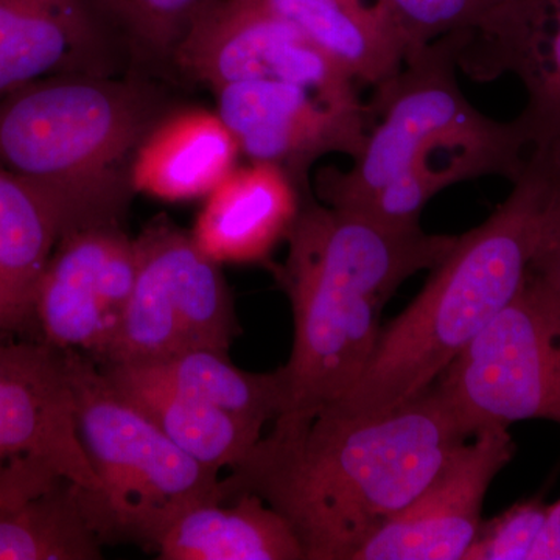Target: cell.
<instances>
[{
    "instance_id": "6da1fadb",
    "label": "cell",
    "mask_w": 560,
    "mask_h": 560,
    "mask_svg": "<svg viewBox=\"0 0 560 560\" xmlns=\"http://www.w3.org/2000/svg\"><path fill=\"white\" fill-rule=\"evenodd\" d=\"M232 469L223 500L259 495L296 534L305 560H352L474 434L438 383L394 410L279 418Z\"/></svg>"
},
{
    "instance_id": "7a4b0ae2",
    "label": "cell",
    "mask_w": 560,
    "mask_h": 560,
    "mask_svg": "<svg viewBox=\"0 0 560 560\" xmlns=\"http://www.w3.org/2000/svg\"><path fill=\"white\" fill-rule=\"evenodd\" d=\"M285 242L287 259L272 271L289 296L294 335L290 360L279 368V418L308 419L355 386L386 302L405 280L433 270L456 235L401 230L305 195Z\"/></svg>"
},
{
    "instance_id": "3957f363",
    "label": "cell",
    "mask_w": 560,
    "mask_h": 560,
    "mask_svg": "<svg viewBox=\"0 0 560 560\" xmlns=\"http://www.w3.org/2000/svg\"><path fill=\"white\" fill-rule=\"evenodd\" d=\"M456 69L452 39L408 55L400 72L375 88L377 124L352 167L319 171V201L415 230L427 202L447 187L495 175L514 183L529 153L521 121L490 119L475 108Z\"/></svg>"
},
{
    "instance_id": "277c9868",
    "label": "cell",
    "mask_w": 560,
    "mask_h": 560,
    "mask_svg": "<svg viewBox=\"0 0 560 560\" xmlns=\"http://www.w3.org/2000/svg\"><path fill=\"white\" fill-rule=\"evenodd\" d=\"M547 186V164L528 154L506 200L480 226L456 235L418 296L382 327L359 382L327 410L382 415L441 377L522 290Z\"/></svg>"
},
{
    "instance_id": "5b68a950",
    "label": "cell",
    "mask_w": 560,
    "mask_h": 560,
    "mask_svg": "<svg viewBox=\"0 0 560 560\" xmlns=\"http://www.w3.org/2000/svg\"><path fill=\"white\" fill-rule=\"evenodd\" d=\"M160 90L121 75L72 73L0 98V164L65 210L69 231L120 224L136 150L167 113Z\"/></svg>"
},
{
    "instance_id": "8992f818",
    "label": "cell",
    "mask_w": 560,
    "mask_h": 560,
    "mask_svg": "<svg viewBox=\"0 0 560 560\" xmlns=\"http://www.w3.org/2000/svg\"><path fill=\"white\" fill-rule=\"evenodd\" d=\"M66 353L81 444L102 486L92 526L103 545L130 541L154 552L184 511L223 500L220 471L176 447L91 355Z\"/></svg>"
},
{
    "instance_id": "52a82bcc",
    "label": "cell",
    "mask_w": 560,
    "mask_h": 560,
    "mask_svg": "<svg viewBox=\"0 0 560 560\" xmlns=\"http://www.w3.org/2000/svg\"><path fill=\"white\" fill-rule=\"evenodd\" d=\"M135 243L138 275L103 364L151 363L195 349L230 353L242 327L221 265L165 215Z\"/></svg>"
},
{
    "instance_id": "ba28073f",
    "label": "cell",
    "mask_w": 560,
    "mask_h": 560,
    "mask_svg": "<svg viewBox=\"0 0 560 560\" xmlns=\"http://www.w3.org/2000/svg\"><path fill=\"white\" fill-rule=\"evenodd\" d=\"M434 383L474 436L521 420L560 427V302L528 271L517 296Z\"/></svg>"
},
{
    "instance_id": "9c48e42d",
    "label": "cell",
    "mask_w": 560,
    "mask_h": 560,
    "mask_svg": "<svg viewBox=\"0 0 560 560\" xmlns=\"http://www.w3.org/2000/svg\"><path fill=\"white\" fill-rule=\"evenodd\" d=\"M65 481L84 490L91 518L102 486L81 444L68 353L0 342V504Z\"/></svg>"
},
{
    "instance_id": "30bf717a",
    "label": "cell",
    "mask_w": 560,
    "mask_h": 560,
    "mask_svg": "<svg viewBox=\"0 0 560 560\" xmlns=\"http://www.w3.org/2000/svg\"><path fill=\"white\" fill-rule=\"evenodd\" d=\"M173 65L210 90L241 81H282L331 102L361 105L355 81L290 22L254 0H215L173 51Z\"/></svg>"
},
{
    "instance_id": "8fae6325",
    "label": "cell",
    "mask_w": 560,
    "mask_h": 560,
    "mask_svg": "<svg viewBox=\"0 0 560 560\" xmlns=\"http://www.w3.org/2000/svg\"><path fill=\"white\" fill-rule=\"evenodd\" d=\"M138 275L135 238L120 224L62 234L33 298V323L47 345L105 355Z\"/></svg>"
},
{
    "instance_id": "7c38bea8",
    "label": "cell",
    "mask_w": 560,
    "mask_h": 560,
    "mask_svg": "<svg viewBox=\"0 0 560 560\" xmlns=\"http://www.w3.org/2000/svg\"><path fill=\"white\" fill-rule=\"evenodd\" d=\"M213 94L242 154L283 168L302 194H312L316 161L334 153L355 160L370 131L363 105L331 102L298 84L241 81Z\"/></svg>"
},
{
    "instance_id": "4fadbf2b",
    "label": "cell",
    "mask_w": 560,
    "mask_h": 560,
    "mask_svg": "<svg viewBox=\"0 0 560 560\" xmlns=\"http://www.w3.org/2000/svg\"><path fill=\"white\" fill-rule=\"evenodd\" d=\"M514 453L506 427L478 431L352 560H463L480 528L490 485Z\"/></svg>"
},
{
    "instance_id": "5bb4252c",
    "label": "cell",
    "mask_w": 560,
    "mask_h": 560,
    "mask_svg": "<svg viewBox=\"0 0 560 560\" xmlns=\"http://www.w3.org/2000/svg\"><path fill=\"white\" fill-rule=\"evenodd\" d=\"M410 54L455 40L458 68L475 80L514 73L526 91L539 79L550 32V0H381Z\"/></svg>"
},
{
    "instance_id": "9a60e30c",
    "label": "cell",
    "mask_w": 560,
    "mask_h": 560,
    "mask_svg": "<svg viewBox=\"0 0 560 560\" xmlns=\"http://www.w3.org/2000/svg\"><path fill=\"white\" fill-rule=\"evenodd\" d=\"M124 46L97 0H0V98L55 75H120Z\"/></svg>"
},
{
    "instance_id": "2e32d148",
    "label": "cell",
    "mask_w": 560,
    "mask_h": 560,
    "mask_svg": "<svg viewBox=\"0 0 560 560\" xmlns=\"http://www.w3.org/2000/svg\"><path fill=\"white\" fill-rule=\"evenodd\" d=\"M305 195L283 168L249 161L205 198L191 241L220 265L265 264L285 242Z\"/></svg>"
},
{
    "instance_id": "e0dca14e",
    "label": "cell",
    "mask_w": 560,
    "mask_h": 560,
    "mask_svg": "<svg viewBox=\"0 0 560 560\" xmlns=\"http://www.w3.org/2000/svg\"><path fill=\"white\" fill-rule=\"evenodd\" d=\"M241 154L217 109H168L136 150L132 191L164 202L200 200L238 167Z\"/></svg>"
},
{
    "instance_id": "ac0fdd59",
    "label": "cell",
    "mask_w": 560,
    "mask_h": 560,
    "mask_svg": "<svg viewBox=\"0 0 560 560\" xmlns=\"http://www.w3.org/2000/svg\"><path fill=\"white\" fill-rule=\"evenodd\" d=\"M290 22L353 81L378 88L404 68L408 40L381 0H254Z\"/></svg>"
},
{
    "instance_id": "d6986e66",
    "label": "cell",
    "mask_w": 560,
    "mask_h": 560,
    "mask_svg": "<svg viewBox=\"0 0 560 560\" xmlns=\"http://www.w3.org/2000/svg\"><path fill=\"white\" fill-rule=\"evenodd\" d=\"M154 552L162 560H305L289 522L250 492L184 511Z\"/></svg>"
},
{
    "instance_id": "ffe728a7",
    "label": "cell",
    "mask_w": 560,
    "mask_h": 560,
    "mask_svg": "<svg viewBox=\"0 0 560 560\" xmlns=\"http://www.w3.org/2000/svg\"><path fill=\"white\" fill-rule=\"evenodd\" d=\"M101 370L176 447L210 469L241 466L264 436V427L143 378L125 364H103Z\"/></svg>"
},
{
    "instance_id": "44dd1931",
    "label": "cell",
    "mask_w": 560,
    "mask_h": 560,
    "mask_svg": "<svg viewBox=\"0 0 560 560\" xmlns=\"http://www.w3.org/2000/svg\"><path fill=\"white\" fill-rule=\"evenodd\" d=\"M69 220L47 191L0 164V290L25 324L40 276Z\"/></svg>"
},
{
    "instance_id": "7402d4cb",
    "label": "cell",
    "mask_w": 560,
    "mask_h": 560,
    "mask_svg": "<svg viewBox=\"0 0 560 560\" xmlns=\"http://www.w3.org/2000/svg\"><path fill=\"white\" fill-rule=\"evenodd\" d=\"M143 378L178 390L260 427L285 410L280 371L248 372L231 363L228 353L195 349L168 359L125 364Z\"/></svg>"
},
{
    "instance_id": "603a6c76",
    "label": "cell",
    "mask_w": 560,
    "mask_h": 560,
    "mask_svg": "<svg viewBox=\"0 0 560 560\" xmlns=\"http://www.w3.org/2000/svg\"><path fill=\"white\" fill-rule=\"evenodd\" d=\"M102 547L75 482L0 504V560H97Z\"/></svg>"
},
{
    "instance_id": "cb8c5ba5",
    "label": "cell",
    "mask_w": 560,
    "mask_h": 560,
    "mask_svg": "<svg viewBox=\"0 0 560 560\" xmlns=\"http://www.w3.org/2000/svg\"><path fill=\"white\" fill-rule=\"evenodd\" d=\"M215 0H97L125 44L153 60L172 61L194 21Z\"/></svg>"
},
{
    "instance_id": "d4e9b609",
    "label": "cell",
    "mask_w": 560,
    "mask_h": 560,
    "mask_svg": "<svg viewBox=\"0 0 560 560\" xmlns=\"http://www.w3.org/2000/svg\"><path fill=\"white\" fill-rule=\"evenodd\" d=\"M517 119L528 139L529 153L560 165V0H550V32L544 65Z\"/></svg>"
},
{
    "instance_id": "484cf974",
    "label": "cell",
    "mask_w": 560,
    "mask_h": 560,
    "mask_svg": "<svg viewBox=\"0 0 560 560\" xmlns=\"http://www.w3.org/2000/svg\"><path fill=\"white\" fill-rule=\"evenodd\" d=\"M547 512L548 504L540 499L512 504L481 522L463 560H530Z\"/></svg>"
},
{
    "instance_id": "4316f807",
    "label": "cell",
    "mask_w": 560,
    "mask_h": 560,
    "mask_svg": "<svg viewBox=\"0 0 560 560\" xmlns=\"http://www.w3.org/2000/svg\"><path fill=\"white\" fill-rule=\"evenodd\" d=\"M540 160L548 167V186L529 272L560 302V165H551L544 158Z\"/></svg>"
},
{
    "instance_id": "83f0119b",
    "label": "cell",
    "mask_w": 560,
    "mask_h": 560,
    "mask_svg": "<svg viewBox=\"0 0 560 560\" xmlns=\"http://www.w3.org/2000/svg\"><path fill=\"white\" fill-rule=\"evenodd\" d=\"M530 560H560V499L548 504L547 518Z\"/></svg>"
},
{
    "instance_id": "f1b7e54d",
    "label": "cell",
    "mask_w": 560,
    "mask_h": 560,
    "mask_svg": "<svg viewBox=\"0 0 560 560\" xmlns=\"http://www.w3.org/2000/svg\"><path fill=\"white\" fill-rule=\"evenodd\" d=\"M25 326H27L25 320L21 318L20 313L14 311L13 305L0 290V331L20 330Z\"/></svg>"
}]
</instances>
